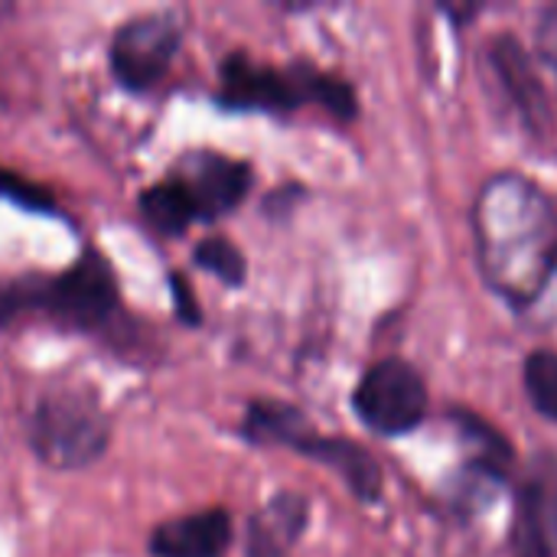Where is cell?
Returning a JSON list of instances; mask_svg holds the SVG:
<instances>
[{
  "label": "cell",
  "mask_w": 557,
  "mask_h": 557,
  "mask_svg": "<svg viewBox=\"0 0 557 557\" xmlns=\"http://www.w3.org/2000/svg\"><path fill=\"white\" fill-rule=\"evenodd\" d=\"M476 258L486 284L512 304L535 300L557 271V209L552 196L519 176H493L473 206Z\"/></svg>",
  "instance_id": "cell-1"
},
{
  "label": "cell",
  "mask_w": 557,
  "mask_h": 557,
  "mask_svg": "<svg viewBox=\"0 0 557 557\" xmlns=\"http://www.w3.org/2000/svg\"><path fill=\"white\" fill-rule=\"evenodd\" d=\"M26 437L46 467L85 470L108 450L111 424L95 392L55 388L46 392L33 408Z\"/></svg>",
  "instance_id": "cell-2"
},
{
  "label": "cell",
  "mask_w": 557,
  "mask_h": 557,
  "mask_svg": "<svg viewBox=\"0 0 557 557\" xmlns=\"http://www.w3.org/2000/svg\"><path fill=\"white\" fill-rule=\"evenodd\" d=\"M39 310L75 326L98 330L117 310V281L104 255L85 251L62 274L42 277Z\"/></svg>",
  "instance_id": "cell-3"
},
{
  "label": "cell",
  "mask_w": 557,
  "mask_h": 557,
  "mask_svg": "<svg viewBox=\"0 0 557 557\" xmlns=\"http://www.w3.org/2000/svg\"><path fill=\"white\" fill-rule=\"evenodd\" d=\"M352 405L372 431L408 434L428 414V385L414 366L401 359H385L362 375Z\"/></svg>",
  "instance_id": "cell-4"
},
{
  "label": "cell",
  "mask_w": 557,
  "mask_h": 557,
  "mask_svg": "<svg viewBox=\"0 0 557 557\" xmlns=\"http://www.w3.org/2000/svg\"><path fill=\"white\" fill-rule=\"evenodd\" d=\"M180 39L183 29L170 13H140L121 23L111 39V69L117 82L131 91L153 88L166 75Z\"/></svg>",
  "instance_id": "cell-5"
},
{
  "label": "cell",
  "mask_w": 557,
  "mask_h": 557,
  "mask_svg": "<svg viewBox=\"0 0 557 557\" xmlns=\"http://www.w3.org/2000/svg\"><path fill=\"white\" fill-rule=\"evenodd\" d=\"M310 78L313 69H274L264 62H255L245 52H232L222 62L219 72V101L225 108H245V111H290L310 101Z\"/></svg>",
  "instance_id": "cell-6"
},
{
  "label": "cell",
  "mask_w": 557,
  "mask_h": 557,
  "mask_svg": "<svg viewBox=\"0 0 557 557\" xmlns=\"http://www.w3.org/2000/svg\"><path fill=\"white\" fill-rule=\"evenodd\" d=\"M516 555H557V457L542 454L525 470L516 512Z\"/></svg>",
  "instance_id": "cell-7"
},
{
  "label": "cell",
  "mask_w": 557,
  "mask_h": 557,
  "mask_svg": "<svg viewBox=\"0 0 557 557\" xmlns=\"http://www.w3.org/2000/svg\"><path fill=\"white\" fill-rule=\"evenodd\" d=\"M176 180L189 193L199 219H219L245 199L251 166L222 153H189L176 166Z\"/></svg>",
  "instance_id": "cell-8"
},
{
  "label": "cell",
  "mask_w": 557,
  "mask_h": 557,
  "mask_svg": "<svg viewBox=\"0 0 557 557\" xmlns=\"http://www.w3.org/2000/svg\"><path fill=\"white\" fill-rule=\"evenodd\" d=\"M490 59H493V69H496L509 101L522 114L525 127L535 137H548L555 131V108H552V98H548L525 46L516 36H496L490 46Z\"/></svg>",
  "instance_id": "cell-9"
},
{
  "label": "cell",
  "mask_w": 557,
  "mask_h": 557,
  "mask_svg": "<svg viewBox=\"0 0 557 557\" xmlns=\"http://www.w3.org/2000/svg\"><path fill=\"white\" fill-rule=\"evenodd\" d=\"M232 545V516L225 509H202L170 519L153 529L147 548L153 557H225Z\"/></svg>",
  "instance_id": "cell-10"
},
{
  "label": "cell",
  "mask_w": 557,
  "mask_h": 557,
  "mask_svg": "<svg viewBox=\"0 0 557 557\" xmlns=\"http://www.w3.org/2000/svg\"><path fill=\"white\" fill-rule=\"evenodd\" d=\"M307 516H310V506L304 496H297V493L274 496L248 522V535H245L248 557L290 555V548L300 542V535L307 529Z\"/></svg>",
  "instance_id": "cell-11"
},
{
  "label": "cell",
  "mask_w": 557,
  "mask_h": 557,
  "mask_svg": "<svg viewBox=\"0 0 557 557\" xmlns=\"http://www.w3.org/2000/svg\"><path fill=\"white\" fill-rule=\"evenodd\" d=\"M304 457L317 460V463H326L330 470H336L343 476V483L362 499V503H375L382 496V470L375 463V457L352 444V441H343V437H313L304 450Z\"/></svg>",
  "instance_id": "cell-12"
},
{
  "label": "cell",
  "mask_w": 557,
  "mask_h": 557,
  "mask_svg": "<svg viewBox=\"0 0 557 557\" xmlns=\"http://www.w3.org/2000/svg\"><path fill=\"white\" fill-rule=\"evenodd\" d=\"M242 434L251 444L290 447L297 454L317 437V431L310 428L304 411H297V408H290L284 401H251L248 414H245V424H242Z\"/></svg>",
  "instance_id": "cell-13"
},
{
  "label": "cell",
  "mask_w": 557,
  "mask_h": 557,
  "mask_svg": "<svg viewBox=\"0 0 557 557\" xmlns=\"http://www.w3.org/2000/svg\"><path fill=\"white\" fill-rule=\"evenodd\" d=\"M140 212L144 219L160 228L163 235H183L199 215H196V206L189 199V193L183 189V183L176 176L163 180V183H153L140 193Z\"/></svg>",
  "instance_id": "cell-14"
},
{
  "label": "cell",
  "mask_w": 557,
  "mask_h": 557,
  "mask_svg": "<svg viewBox=\"0 0 557 557\" xmlns=\"http://www.w3.org/2000/svg\"><path fill=\"white\" fill-rule=\"evenodd\" d=\"M193 261H196L202 271L215 274V277H219L222 284H228V287H238V284L245 281V274H248L245 255H242L228 238H222V235L202 238V242L196 245V251H193Z\"/></svg>",
  "instance_id": "cell-15"
},
{
  "label": "cell",
  "mask_w": 557,
  "mask_h": 557,
  "mask_svg": "<svg viewBox=\"0 0 557 557\" xmlns=\"http://www.w3.org/2000/svg\"><path fill=\"white\" fill-rule=\"evenodd\" d=\"M525 392L545 418L557 421V352L542 349L525 359Z\"/></svg>",
  "instance_id": "cell-16"
},
{
  "label": "cell",
  "mask_w": 557,
  "mask_h": 557,
  "mask_svg": "<svg viewBox=\"0 0 557 557\" xmlns=\"http://www.w3.org/2000/svg\"><path fill=\"white\" fill-rule=\"evenodd\" d=\"M39 294H42V277L0 281V326L23 317L26 310H39Z\"/></svg>",
  "instance_id": "cell-17"
},
{
  "label": "cell",
  "mask_w": 557,
  "mask_h": 557,
  "mask_svg": "<svg viewBox=\"0 0 557 557\" xmlns=\"http://www.w3.org/2000/svg\"><path fill=\"white\" fill-rule=\"evenodd\" d=\"M0 196L23 206V209H33V212H52V193H46L42 186H36L33 180L20 176V173H10L0 166Z\"/></svg>",
  "instance_id": "cell-18"
},
{
  "label": "cell",
  "mask_w": 557,
  "mask_h": 557,
  "mask_svg": "<svg viewBox=\"0 0 557 557\" xmlns=\"http://www.w3.org/2000/svg\"><path fill=\"white\" fill-rule=\"evenodd\" d=\"M170 294H173L176 317H180L183 323L196 326V323H199V304H196V297H193V290H189V284H186L183 274H170Z\"/></svg>",
  "instance_id": "cell-19"
},
{
  "label": "cell",
  "mask_w": 557,
  "mask_h": 557,
  "mask_svg": "<svg viewBox=\"0 0 557 557\" xmlns=\"http://www.w3.org/2000/svg\"><path fill=\"white\" fill-rule=\"evenodd\" d=\"M535 42H539V52L542 59L555 69L557 75V7H548L539 20V33H535Z\"/></svg>",
  "instance_id": "cell-20"
}]
</instances>
